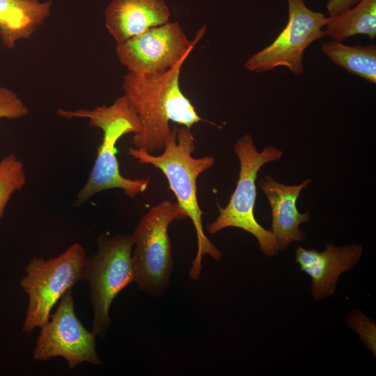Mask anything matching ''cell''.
I'll list each match as a JSON object with an SVG mask.
<instances>
[{"label": "cell", "mask_w": 376, "mask_h": 376, "mask_svg": "<svg viewBox=\"0 0 376 376\" xmlns=\"http://www.w3.org/2000/svg\"><path fill=\"white\" fill-rule=\"evenodd\" d=\"M205 33L203 26L189 40L178 22L148 29L117 44L116 55L129 72L139 75L162 73L189 55Z\"/></svg>", "instance_id": "obj_9"}, {"label": "cell", "mask_w": 376, "mask_h": 376, "mask_svg": "<svg viewBox=\"0 0 376 376\" xmlns=\"http://www.w3.org/2000/svg\"><path fill=\"white\" fill-rule=\"evenodd\" d=\"M324 32L326 36L338 42L359 34H364L372 40L375 39L376 0H361L354 7L332 17L325 26Z\"/></svg>", "instance_id": "obj_15"}, {"label": "cell", "mask_w": 376, "mask_h": 376, "mask_svg": "<svg viewBox=\"0 0 376 376\" xmlns=\"http://www.w3.org/2000/svg\"><path fill=\"white\" fill-rule=\"evenodd\" d=\"M71 289L61 297L55 313L40 327L33 358L45 361L61 357L70 369L84 362L101 364L95 350L96 336L88 331L76 316Z\"/></svg>", "instance_id": "obj_10"}, {"label": "cell", "mask_w": 376, "mask_h": 376, "mask_svg": "<svg viewBox=\"0 0 376 376\" xmlns=\"http://www.w3.org/2000/svg\"><path fill=\"white\" fill-rule=\"evenodd\" d=\"M194 149L195 139L190 129L182 126L172 129L160 155H152L145 150L136 148H129L127 153L139 163L151 164L162 171L177 203L191 220L196 233L197 251L189 274L191 279L197 280L201 275L203 256L207 254L219 261L222 253L204 233L203 212L200 208L196 195L197 178L213 165L215 159L210 156L194 158L191 156Z\"/></svg>", "instance_id": "obj_2"}, {"label": "cell", "mask_w": 376, "mask_h": 376, "mask_svg": "<svg viewBox=\"0 0 376 376\" xmlns=\"http://www.w3.org/2000/svg\"><path fill=\"white\" fill-rule=\"evenodd\" d=\"M233 150L240 161V173L236 187L225 207L218 205L219 215L207 230L213 235L219 230L235 227L252 234L258 240L262 253L268 257L279 251L270 229L263 228L253 213L256 200V180L260 168L265 164L280 159L283 152L274 146L265 147L258 152L251 135L245 134L237 139Z\"/></svg>", "instance_id": "obj_4"}, {"label": "cell", "mask_w": 376, "mask_h": 376, "mask_svg": "<svg viewBox=\"0 0 376 376\" xmlns=\"http://www.w3.org/2000/svg\"><path fill=\"white\" fill-rule=\"evenodd\" d=\"M311 182L306 179L301 184L286 185L265 175L258 185L269 201L272 212L271 231L275 236L279 251L285 249L293 242H303L305 233L299 226L308 221L309 212L301 213L297 208V200Z\"/></svg>", "instance_id": "obj_12"}, {"label": "cell", "mask_w": 376, "mask_h": 376, "mask_svg": "<svg viewBox=\"0 0 376 376\" xmlns=\"http://www.w3.org/2000/svg\"><path fill=\"white\" fill-rule=\"evenodd\" d=\"M29 113V108L10 89L0 86V118L19 119Z\"/></svg>", "instance_id": "obj_18"}, {"label": "cell", "mask_w": 376, "mask_h": 376, "mask_svg": "<svg viewBox=\"0 0 376 376\" xmlns=\"http://www.w3.org/2000/svg\"><path fill=\"white\" fill-rule=\"evenodd\" d=\"M52 1L0 0V38L8 49L19 40L27 39L49 15Z\"/></svg>", "instance_id": "obj_14"}, {"label": "cell", "mask_w": 376, "mask_h": 376, "mask_svg": "<svg viewBox=\"0 0 376 376\" xmlns=\"http://www.w3.org/2000/svg\"><path fill=\"white\" fill-rule=\"evenodd\" d=\"M321 49L334 64L370 83H376L375 45L347 46L332 40L322 44Z\"/></svg>", "instance_id": "obj_16"}, {"label": "cell", "mask_w": 376, "mask_h": 376, "mask_svg": "<svg viewBox=\"0 0 376 376\" xmlns=\"http://www.w3.org/2000/svg\"><path fill=\"white\" fill-rule=\"evenodd\" d=\"M56 113L67 119L88 118L91 127L101 129L103 133L94 165L88 180L77 195L75 206L81 205L96 194L107 189H121L125 196L134 198L147 189L149 178L130 179L120 174L116 155V144L121 136L138 134L141 130L139 116L125 95L109 107L75 111L58 109Z\"/></svg>", "instance_id": "obj_3"}, {"label": "cell", "mask_w": 376, "mask_h": 376, "mask_svg": "<svg viewBox=\"0 0 376 376\" xmlns=\"http://www.w3.org/2000/svg\"><path fill=\"white\" fill-rule=\"evenodd\" d=\"M287 1V24L269 46L248 58L244 63L247 70L263 72L285 66L294 74L301 75L304 51L314 41L327 37L322 28L331 17L311 10L304 0Z\"/></svg>", "instance_id": "obj_8"}, {"label": "cell", "mask_w": 376, "mask_h": 376, "mask_svg": "<svg viewBox=\"0 0 376 376\" xmlns=\"http://www.w3.org/2000/svg\"><path fill=\"white\" fill-rule=\"evenodd\" d=\"M86 259L83 246L75 243L62 254L45 260L33 257L26 267V275L20 281L29 296V306L22 330L31 333L49 320L50 313L65 292L83 279Z\"/></svg>", "instance_id": "obj_7"}, {"label": "cell", "mask_w": 376, "mask_h": 376, "mask_svg": "<svg viewBox=\"0 0 376 376\" xmlns=\"http://www.w3.org/2000/svg\"><path fill=\"white\" fill-rule=\"evenodd\" d=\"M97 245V252L86 257L82 280L90 287L92 331L96 336L104 338L111 324V303L122 290L134 281L132 260L134 240L132 235H102Z\"/></svg>", "instance_id": "obj_6"}, {"label": "cell", "mask_w": 376, "mask_h": 376, "mask_svg": "<svg viewBox=\"0 0 376 376\" xmlns=\"http://www.w3.org/2000/svg\"><path fill=\"white\" fill-rule=\"evenodd\" d=\"M361 0H329L327 10L329 17H336L359 3Z\"/></svg>", "instance_id": "obj_19"}, {"label": "cell", "mask_w": 376, "mask_h": 376, "mask_svg": "<svg viewBox=\"0 0 376 376\" xmlns=\"http://www.w3.org/2000/svg\"><path fill=\"white\" fill-rule=\"evenodd\" d=\"M187 217L177 202L164 200L141 218L132 235L134 282L140 290L161 296L167 289L173 267L168 229L175 220Z\"/></svg>", "instance_id": "obj_5"}, {"label": "cell", "mask_w": 376, "mask_h": 376, "mask_svg": "<svg viewBox=\"0 0 376 376\" xmlns=\"http://www.w3.org/2000/svg\"><path fill=\"white\" fill-rule=\"evenodd\" d=\"M26 183L24 165L15 155L0 160V219L12 195Z\"/></svg>", "instance_id": "obj_17"}, {"label": "cell", "mask_w": 376, "mask_h": 376, "mask_svg": "<svg viewBox=\"0 0 376 376\" xmlns=\"http://www.w3.org/2000/svg\"><path fill=\"white\" fill-rule=\"evenodd\" d=\"M104 15L106 29L118 44L168 23L171 12L164 0H112Z\"/></svg>", "instance_id": "obj_13"}, {"label": "cell", "mask_w": 376, "mask_h": 376, "mask_svg": "<svg viewBox=\"0 0 376 376\" xmlns=\"http://www.w3.org/2000/svg\"><path fill=\"white\" fill-rule=\"evenodd\" d=\"M362 251L363 246L358 244L336 246L328 242L326 249L321 252L298 245L296 263L311 278L313 298L320 300L332 295L340 275L352 269L360 260Z\"/></svg>", "instance_id": "obj_11"}, {"label": "cell", "mask_w": 376, "mask_h": 376, "mask_svg": "<svg viewBox=\"0 0 376 376\" xmlns=\"http://www.w3.org/2000/svg\"><path fill=\"white\" fill-rule=\"evenodd\" d=\"M188 56L162 73L139 75L127 72L124 75V95L141 124V131L132 139L136 148L149 153L163 150L172 131L169 122L189 129L201 121L215 125L200 117L180 89V71Z\"/></svg>", "instance_id": "obj_1"}]
</instances>
